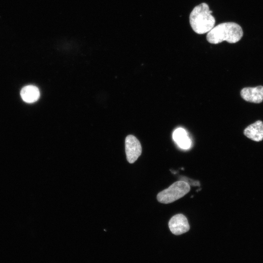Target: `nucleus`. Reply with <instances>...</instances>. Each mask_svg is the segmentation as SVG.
Returning <instances> with one entry per match:
<instances>
[{
    "instance_id": "5",
    "label": "nucleus",
    "mask_w": 263,
    "mask_h": 263,
    "mask_svg": "<svg viewBox=\"0 0 263 263\" xmlns=\"http://www.w3.org/2000/svg\"><path fill=\"white\" fill-rule=\"evenodd\" d=\"M169 226L171 232L176 235L186 233L189 229L187 218L182 214L172 217L169 222Z\"/></svg>"
},
{
    "instance_id": "4",
    "label": "nucleus",
    "mask_w": 263,
    "mask_h": 263,
    "mask_svg": "<svg viewBox=\"0 0 263 263\" xmlns=\"http://www.w3.org/2000/svg\"><path fill=\"white\" fill-rule=\"evenodd\" d=\"M125 151L127 161L133 163L142 152V147L139 140L133 135H129L125 139Z\"/></svg>"
},
{
    "instance_id": "8",
    "label": "nucleus",
    "mask_w": 263,
    "mask_h": 263,
    "mask_svg": "<svg viewBox=\"0 0 263 263\" xmlns=\"http://www.w3.org/2000/svg\"><path fill=\"white\" fill-rule=\"evenodd\" d=\"M172 138L177 145L183 150H188L191 146V140L187 131L182 128L176 129L172 133Z\"/></svg>"
},
{
    "instance_id": "1",
    "label": "nucleus",
    "mask_w": 263,
    "mask_h": 263,
    "mask_svg": "<svg viewBox=\"0 0 263 263\" xmlns=\"http://www.w3.org/2000/svg\"><path fill=\"white\" fill-rule=\"evenodd\" d=\"M243 35V30L239 24L234 22H225L218 24L209 31L207 39L212 44H218L225 40L234 43L239 41Z\"/></svg>"
},
{
    "instance_id": "7",
    "label": "nucleus",
    "mask_w": 263,
    "mask_h": 263,
    "mask_svg": "<svg viewBox=\"0 0 263 263\" xmlns=\"http://www.w3.org/2000/svg\"><path fill=\"white\" fill-rule=\"evenodd\" d=\"M244 133L252 140L259 142L263 140V122L258 120L247 126L244 131Z\"/></svg>"
},
{
    "instance_id": "2",
    "label": "nucleus",
    "mask_w": 263,
    "mask_h": 263,
    "mask_svg": "<svg viewBox=\"0 0 263 263\" xmlns=\"http://www.w3.org/2000/svg\"><path fill=\"white\" fill-rule=\"evenodd\" d=\"M212 13L206 3H202L193 8L189 16V22L195 33L205 34L214 27L215 19Z\"/></svg>"
},
{
    "instance_id": "9",
    "label": "nucleus",
    "mask_w": 263,
    "mask_h": 263,
    "mask_svg": "<svg viewBox=\"0 0 263 263\" xmlns=\"http://www.w3.org/2000/svg\"><path fill=\"white\" fill-rule=\"evenodd\" d=\"M20 94L22 99L25 102L33 103L39 99L40 92L37 86L29 85L25 86L21 89Z\"/></svg>"
},
{
    "instance_id": "6",
    "label": "nucleus",
    "mask_w": 263,
    "mask_h": 263,
    "mask_svg": "<svg viewBox=\"0 0 263 263\" xmlns=\"http://www.w3.org/2000/svg\"><path fill=\"white\" fill-rule=\"evenodd\" d=\"M241 95L246 101L260 103L263 101V86L244 88L241 91Z\"/></svg>"
},
{
    "instance_id": "3",
    "label": "nucleus",
    "mask_w": 263,
    "mask_h": 263,
    "mask_svg": "<svg viewBox=\"0 0 263 263\" xmlns=\"http://www.w3.org/2000/svg\"><path fill=\"white\" fill-rule=\"evenodd\" d=\"M190 189V186L187 182L178 181L160 192L157 195V199L161 203H171L185 196Z\"/></svg>"
}]
</instances>
